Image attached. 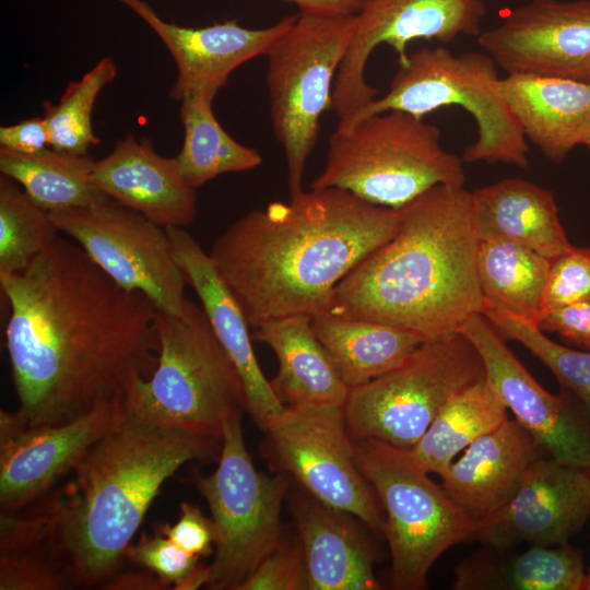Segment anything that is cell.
I'll list each match as a JSON object with an SVG mask.
<instances>
[{"label":"cell","instance_id":"23","mask_svg":"<svg viewBox=\"0 0 590 590\" xmlns=\"http://www.w3.org/2000/svg\"><path fill=\"white\" fill-rule=\"evenodd\" d=\"M291 511L298 533L309 590H377L376 550L354 516L311 496L295 494Z\"/></svg>","mask_w":590,"mask_h":590},{"label":"cell","instance_id":"20","mask_svg":"<svg viewBox=\"0 0 590 590\" xmlns=\"http://www.w3.org/2000/svg\"><path fill=\"white\" fill-rule=\"evenodd\" d=\"M166 231L187 284L197 293L212 330L238 371L246 396V411L263 430L285 405L259 365L247 319L219 275L209 252L184 227H167Z\"/></svg>","mask_w":590,"mask_h":590},{"label":"cell","instance_id":"26","mask_svg":"<svg viewBox=\"0 0 590 590\" xmlns=\"http://www.w3.org/2000/svg\"><path fill=\"white\" fill-rule=\"evenodd\" d=\"M582 553L564 543L515 547L484 545L453 568V590H582Z\"/></svg>","mask_w":590,"mask_h":590},{"label":"cell","instance_id":"33","mask_svg":"<svg viewBox=\"0 0 590 590\" xmlns=\"http://www.w3.org/2000/svg\"><path fill=\"white\" fill-rule=\"evenodd\" d=\"M50 213L13 179L0 177V275L24 271L58 236Z\"/></svg>","mask_w":590,"mask_h":590},{"label":"cell","instance_id":"27","mask_svg":"<svg viewBox=\"0 0 590 590\" xmlns=\"http://www.w3.org/2000/svg\"><path fill=\"white\" fill-rule=\"evenodd\" d=\"M251 337L270 346L278 357L279 371L270 382L284 405L343 408L350 389L315 335L310 316L264 322Z\"/></svg>","mask_w":590,"mask_h":590},{"label":"cell","instance_id":"24","mask_svg":"<svg viewBox=\"0 0 590 590\" xmlns=\"http://www.w3.org/2000/svg\"><path fill=\"white\" fill-rule=\"evenodd\" d=\"M499 87L526 139L547 160L560 164L585 144L590 134V82L507 74Z\"/></svg>","mask_w":590,"mask_h":590},{"label":"cell","instance_id":"5","mask_svg":"<svg viewBox=\"0 0 590 590\" xmlns=\"http://www.w3.org/2000/svg\"><path fill=\"white\" fill-rule=\"evenodd\" d=\"M157 365L134 380L123 400L130 415L154 426L222 437L225 417L246 410L236 367L192 300L184 312H156Z\"/></svg>","mask_w":590,"mask_h":590},{"label":"cell","instance_id":"25","mask_svg":"<svg viewBox=\"0 0 590 590\" xmlns=\"http://www.w3.org/2000/svg\"><path fill=\"white\" fill-rule=\"evenodd\" d=\"M479 239L518 243L550 260L570 244L551 191L522 178H507L472 192Z\"/></svg>","mask_w":590,"mask_h":590},{"label":"cell","instance_id":"30","mask_svg":"<svg viewBox=\"0 0 590 590\" xmlns=\"http://www.w3.org/2000/svg\"><path fill=\"white\" fill-rule=\"evenodd\" d=\"M508 418L506 404L485 376L447 400L410 452L427 473L441 476L460 451Z\"/></svg>","mask_w":590,"mask_h":590},{"label":"cell","instance_id":"4","mask_svg":"<svg viewBox=\"0 0 590 590\" xmlns=\"http://www.w3.org/2000/svg\"><path fill=\"white\" fill-rule=\"evenodd\" d=\"M222 437L145 423L128 413L74 469L73 496L54 495L49 551L74 588L115 576L164 482L190 461L217 460Z\"/></svg>","mask_w":590,"mask_h":590},{"label":"cell","instance_id":"41","mask_svg":"<svg viewBox=\"0 0 590 590\" xmlns=\"http://www.w3.org/2000/svg\"><path fill=\"white\" fill-rule=\"evenodd\" d=\"M538 328L556 333L566 342L590 351V299L548 310Z\"/></svg>","mask_w":590,"mask_h":590},{"label":"cell","instance_id":"43","mask_svg":"<svg viewBox=\"0 0 590 590\" xmlns=\"http://www.w3.org/2000/svg\"><path fill=\"white\" fill-rule=\"evenodd\" d=\"M169 586L157 575L146 570L116 574L102 588L109 590H162L168 589Z\"/></svg>","mask_w":590,"mask_h":590},{"label":"cell","instance_id":"7","mask_svg":"<svg viewBox=\"0 0 590 590\" xmlns=\"http://www.w3.org/2000/svg\"><path fill=\"white\" fill-rule=\"evenodd\" d=\"M496 63L486 52L452 54L444 47L421 48L408 56L387 93L339 120L337 129L389 110L423 117L446 106H459L475 120L477 137L462 154L464 163H503L529 167L527 139L507 107Z\"/></svg>","mask_w":590,"mask_h":590},{"label":"cell","instance_id":"36","mask_svg":"<svg viewBox=\"0 0 590 590\" xmlns=\"http://www.w3.org/2000/svg\"><path fill=\"white\" fill-rule=\"evenodd\" d=\"M70 580L49 550L1 554V590H61Z\"/></svg>","mask_w":590,"mask_h":590},{"label":"cell","instance_id":"3","mask_svg":"<svg viewBox=\"0 0 590 590\" xmlns=\"http://www.w3.org/2000/svg\"><path fill=\"white\" fill-rule=\"evenodd\" d=\"M396 234L335 287L330 311L411 331L460 333L483 308L472 192L438 185L399 209Z\"/></svg>","mask_w":590,"mask_h":590},{"label":"cell","instance_id":"45","mask_svg":"<svg viewBox=\"0 0 590 590\" xmlns=\"http://www.w3.org/2000/svg\"><path fill=\"white\" fill-rule=\"evenodd\" d=\"M210 578V568L209 565L194 566L191 571L173 589L176 590H196L202 586H206Z\"/></svg>","mask_w":590,"mask_h":590},{"label":"cell","instance_id":"34","mask_svg":"<svg viewBox=\"0 0 590 590\" xmlns=\"http://www.w3.org/2000/svg\"><path fill=\"white\" fill-rule=\"evenodd\" d=\"M117 72L114 59L104 57L80 80L70 82L59 102H44L43 117L49 130L50 148L87 154L91 146L101 143L93 130V109L98 95L115 80Z\"/></svg>","mask_w":590,"mask_h":590},{"label":"cell","instance_id":"19","mask_svg":"<svg viewBox=\"0 0 590 590\" xmlns=\"http://www.w3.org/2000/svg\"><path fill=\"white\" fill-rule=\"evenodd\" d=\"M137 14L172 55L177 76L169 97L180 102L200 90L220 91L245 62L267 56L272 45L296 22L288 15L264 28H247L228 20L205 27H185L163 20L144 0H116Z\"/></svg>","mask_w":590,"mask_h":590},{"label":"cell","instance_id":"9","mask_svg":"<svg viewBox=\"0 0 590 590\" xmlns=\"http://www.w3.org/2000/svg\"><path fill=\"white\" fill-rule=\"evenodd\" d=\"M356 14L299 12L267 54V86L275 138L283 148L291 196L303 191L307 160L351 43Z\"/></svg>","mask_w":590,"mask_h":590},{"label":"cell","instance_id":"15","mask_svg":"<svg viewBox=\"0 0 590 590\" xmlns=\"http://www.w3.org/2000/svg\"><path fill=\"white\" fill-rule=\"evenodd\" d=\"M127 415L123 397L103 401L82 416L57 425L26 426L17 411L1 410V514L19 512L49 494Z\"/></svg>","mask_w":590,"mask_h":590},{"label":"cell","instance_id":"40","mask_svg":"<svg viewBox=\"0 0 590 590\" xmlns=\"http://www.w3.org/2000/svg\"><path fill=\"white\" fill-rule=\"evenodd\" d=\"M158 531L186 552L200 557L211 553L215 540L212 520L190 503L180 504L177 522L161 526Z\"/></svg>","mask_w":590,"mask_h":590},{"label":"cell","instance_id":"17","mask_svg":"<svg viewBox=\"0 0 590 590\" xmlns=\"http://www.w3.org/2000/svg\"><path fill=\"white\" fill-rule=\"evenodd\" d=\"M479 352L485 376L544 455L585 469L590 462V422L569 397L545 390L481 314L460 329Z\"/></svg>","mask_w":590,"mask_h":590},{"label":"cell","instance_id":"37","mask_svg":"<svg viewBox=\"0 0 590 590\" xmlns=\"http://www.w3.org/2000/svg\"><path fill=\"white\" fill-rule=\"evenodd\" d=\"M307 570L300 542L284 538L244 581L239 590H306Z\"/></svg>","mask_w":590,"mask_h":590},{"label":"cell","instance_id":"2","mask_svg":"<svg viewBox=\"0 0 590 590\" xmlns=\"http://www.w3.org/2000/svg\"><path fill=\"white\" fill-rule=\"evenodd\" d=\"M400 211L334 187L251 210L209 251L251 328L328 312L337 285L397 232Z\"/></svg>","mask_w":590,"mask_h":590},{"label":"cell","instance_id":"11","mask_svg":"<svg viewBox=\"0 0 590 590\" xmlns=\"http://www.w3.org/2000/svg\"><path fill=\"white\" fill-rule=\"evenodd\" d=\"M484 377L483 361L462 333L425 341L397 368L350 389L349 432L411 449L452 394Z\"/></svg>","mask_w":590,"mask_h":590},{"label":"cell","instance_id":"32","mask_svg":"<svg viewBox=\"0 0 590 590\" xmlns=\"http://www.w3.org/2000/svg\"><path fill=\"white\" fill-rule=\"evenodd\" d=\"M95 160L47 148L20 153L0 148V173L15 180L48 212L84 206L105 196L92 181Z\"/></svg>","mask_w":590,"mask_h":590},{"label":"cell","instance_id":"8","mask_svg":"<svg viewBox=\"0 0 590 590\" xmlns=\"http://www.w3.org/2000/svg\"><path fill=\"white\" fill-rule=\"evenodd\" d=\"M356 461L384 512L382 538L398 590H421L434 563L450 547L472 542L476 523L415 461L410 449L377 439H356Z\"/></svg>","mask_w":590,"mask_h":590},{"label":"cell","instance_id":"46","mask_svg":"<svg viewBox=\"0 0 590 590\" xmlns=\"http://www.w3.org/2000/svg\"><path fill=\"white\" fill-rule=\"evenodd\" d=\"M582 590H590V567L586 571Z\"/></svg>","mask_w":590,"mask_h":590},{"label":"cell","instance_id":"31","mask_svg":"<svg viewBox=\"0 0 590 590\" xmlns=\"http://www.w3.org/2000/svg\"><path fill=\"white\" fill-rule=\"evenodd\" d=\"M217 92L200 90L179 102L184 141L174 158L196 189L220 175L250 170L262 163L258 151L236 141L216 119L212 105Z\"/></svg>","mask_w":590,"mask_h":590},{"label":"cell","instance_id":"28","mask_svg":"<svg viewBox=\"0 0 590 590\" xmlns=\"http://www.w3.org/2000/svg\"><path fill=\"white\" fill-rule=\"evenodd\" d=\"M311 328L349 389L397 368L425 342L394 326L333 312L311 317Z\"/></svg>","mask_w":590,"mask_h":590},{"label":"cell","instance_id":"12","mask_svg":"<svg viewBox=\"0 0 590 590\" xmlns=\"http://www.w3.org/2000/svg\"><path fill=\"white\" fill-rule=\"evenodd\" d=\"M263 432L264 456L278 473L382 536V508L357 464L342 406L285 405Z\"/></svg>","mask_w":590,"mask_h":590},{"label":"cell","instance_id":"1","mask_svg":"<svg viewBox=\"0 0 590 590\" xmlns=\"http://www.w3.org/2000/svg\"><path fill=\"white\" fill-rule=\"evenodd\" d=\"M5 349L26 426L75 420L125 396L158 359L157 308L59 235L22 272L0 275Z\"/></svg>","mask_w":590,"mask_h":590},{"label":"cell","instance_id":"10","mask_svg":"<svg viewBox=\"0 0 590 590\" xmlns=\"http://www.w3.org/2000/svg\"><path fill=\"white\" fill-rule=\"evenodd\" d=\"M243 412L224 420L216 469L192 479L214 527L215 554L206 585L212 590H239L283 539L281 511L291 479L256 469L244 439Z\"/></svg>","mask_w":590,"mask_h":590},{"label":"cell","instance_id":"42","mask_svg":"<svg viewBox=\"0 0 590 590\" xmlns=\"http://www.w3.org/2000/svg\"><path fill=\"white\" fill-rule=\"evenodd\" d=\"M0 148L20 153H36L50 148V134L44 117H33L0 127Z\"/></svg>","mask_w":590,"mask_h":590},{"label":"cell","instance_id":"38","mask_svg":"<svg viewBox=\"0 0 590 590\" xmlns=\"http://www.w3.org/2000/svg\"><path fill=\"white\" fill-rule=\"evenodd\" d=\"M590 299V248L573 246L551 260L545 312Z\"/></svg>","mask_w":590,"mask_h":590},{"label":"cell","instance_id":"29","mask_svg":"<svg viewBox=\"0 0 590 590\" xmlns=\"http://www.w3.org/2000/svg\"><path fill=\"white\" fill-rule=\"evenodd\" d=\"M476 263L483 308L500 309L539 326L545 314L551 260L515 241L480 239Z\"/></svg>","mask_w":590,"mask_h":590},{"label":"cell","instance_id":"14","mask_svg":"<svg viewBox=\"0 0 590 590\" xmlns=\"http://www.w3.org/2000/svg\"><path fill=\"white\" fill-rule=\"evenodd\" d=\"M485 14L482 0H365L333 84L332 109L339 120L379 95L365 79L368 59L379 45L390 46L401 64L413 40L450 43L460 35L479 36Z\"/></svg>","mask_w":590,"mask_h":590},{"label":"cell","instance_id":"13","mask_svg":"<svg viewBox=\"0 0 590 590\" xmlns=\"http://www.w3.org/2000/svg\"><path fill=\"white\" fill-rule=\"evenodd\" d=\"M49 213L117 284L143 293L158 310L184 312L187 281L165 227L108 197Z\"/></svg>","mask_w":590,"mask_h":590},{"label":"cell","instance_id":"44","mask_svg":"<svg viewBox=\"0 0 590 590\" xmlns=\"http://www.w3.org/2000/svg\"><path fill=\"white\" fill-rule=\"evenodd\" d=\"M298 7L299 12L323 14H357L365 0H284Z\"/></svg>","mask_w":590,"mask_h":590},{"label":"cell","instance_id":"35","mask_svg":"<svg viewBox=\"0 0 590 590\" xmlns=\"http://www.w3.org/2000/svg\"><path fill=\"white\" fill-rule=\"evenodd\" d=\"M481 315L504 340L517 341L536 356L562 388L577 400L578 408L590 422V351L560 345L538 326L500 309L483 308Z\"/></svg>","mask_w":590,"mask_h":590},{"label":"cell","instance_id":"39","mask_svg":"<svg viewBox=\"0 0 590 590\" xmlns=\"http://www.w3.org/2000/svg\"><path fill=\"white\" fill-rule=\"evenodd\" d=\"M126 557L150 570L173 588L199 564L200 556L190 554L157 531L154 536L142 534L130 545Z\"/></svg>","mask_w":590,"mask_h":590},{"label":"cell","instance_id":"47","mask_svg":"<svg viewBox=\"0 0 590 590\" xmlns=\"http://www.w3.org/2000/svg\"><path fill=\"white\" fill-rule=\"evenodd\" d=\"M583 145H585V146L589 150V152H590V134L588 135V138H587V140H586V142H585Z\"/></svg>","mask_w":590,"mask_h":590},{"label":"cell","instance_id":"18","mask_svg":"<svg viewBox=\"0 0 590 590\" xmlns=\"http://www.w3.org/2000/svg\"><path fill=\"white\" fill-rule=\"evenodd\" d=\"M590 519V477L582 468L542 456L498 511L476 523L472 542L517 547L568 543Z\"/></svg>","mask_w":590,"mask_h":590},{"label":"cell","instance_id":"6","mask_svg":"<svg viewBox=\"0 0 590 590\" xmlns=\"http://www.w3.org/2000/svg\"><path fill=\"white\" fill-rule=\"evenodd\" d=\"M437 126L389 110L332 133L310 188H340L399 210L438 185L464 186L463 160L442 149Z\"/></svg>","mask_w":590,"mask_h":590},{"label":"cell","instance_id":"22","mask_svg":"<svg viewBox=\"0 0 590 590\" xmlns=\"http://www.w3.org/2000/svg\"><path fill=\"white\" fill-rule=\"evenodd\" d=\"M544 456L533 436L515 418L483 435L440 476L450 500L477 523L503 508L531 464Z\"/></svg>","mask_w":590,"mask_h":590},{"label":"cell","instance_id":"16","mask_svg":"<svg viewBox=\"0 0 590 590\" xmlns=\"http://www.w3.org/2000/svg\"><path fill=\"white\" fill-rule=\"evenodd\" d=\"M477 44L507 74L590 82V0H530Z\"/></svg>","mask_w":590,"mask_h":590},{"label":"cell","instance_id":"21","mask_svg":"<svg viewBox=\"0 0 590 590\" xmlns=\"http://www.w3.org/2000/svg\"><path fill=\"white\" fill-rule=\"evenodd\" d=\"M93 184L108 198L158 225L185 227L197 214V191L174 157L160 155L148 139L128 133L95 161Z\"/></svg>","mask_w":590,"mask_h":590},{"label":"cell","instance_id":"48","mask_svg":"<svg viewBox=\"0 0 590 590\" xmlns=\"http://www.w3.org/2000/svg\"><path fill=\"white\" fill-rule=\"evenodd\" d=\"M585 471L587 472L588 476L590 477V462H589L588 465L585 468Z\"/></svg>","mask_w":590,"mask_h":590}]
</instances>
